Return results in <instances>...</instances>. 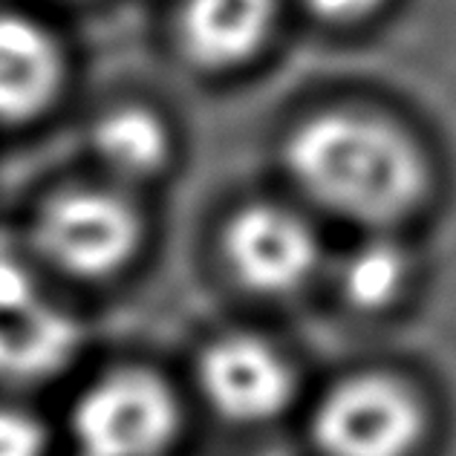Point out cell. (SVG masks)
Returning a JSON list of instances; mask_svg holds the SVG:
<instances>
[{
  "mask_svg": "<svg viewBox=\"0 0 456 456\" xmlns=\"http://www.w3.org/2000/svg\"><path fill=\"white\" fill-rule=\"evenodd\" d=\"M278 23V0H183L176 32L183 53L202 69L251 61Z\"/></svg>",
  "mask_w": 456,
  "mask_h": 456,
  "instance_id": "8",
  "label": "cell"
},
{
  "mask_svg": "<svg viewBox=\"0 0 456 456\" xmlns=\"http://www.w3.org/2000/svg\"><path fill=\"white\" fill-rule=\"evenodd\" d=\"M44 428L29 413L0 407V456H44Z\"/></svg>",
  "mask_w": 456,
  "mask_h": 456,
  "instance_id": "13",
  "label": "cell"
},
{
  "mask_svg": "<svg viewBox=\"0 0 456 456\" xmlns=\"http://www.w3.org/2000/svg\"><path fill=\"white\" fill-rule=\"evenodd\" d=\"M200 387L208 404L228 422H272L289 407L295 373L281 350L257 335L232 332L200 358Z\"/></svg>",
  "mask_w": 456,
  "mask_h": 456,
  "instance_id": "6",
  "label": "cell"
},
{
  "mask_svg": "<svg viewBox=\"0 0 456 456\" xmlns=\"http://www.w3.org/2000/svg\"><path fill=\"white\" fill-rule=\"evenodd\" d=\"M309 15L330 23H355L384 4V0H301Z\"/></svg>",
  "mask_w": 456,
  "mask_h": 456,
  "instance_id": "14",
  "label": "cell"
},
{
  "mask_svg": "<svg viewBox=\"0 0 456 456\" xmlns=\"http://www.w3.org/2000/svg\"><path fill=\"white\" fill-rule=\"evenodd\" d=\"M35 304H41L35 269L9 240H0V315L29 309Z\"/></svg>",
  "mask_w": 456,
  "mask_h": 456,
  "instance_id": "12",
  "label": "cell"
},
{
  "mask_svg": "<svg viewBox=\"0 0 456 456\" xmlns=\"http://www.w3.org/2000/svg\"><path fill=\"white\" fill-rule=\"evenodd\" d=\"M93 153L118 183H148L159 176L171 159V134L148 107H116L95 122Z\"/></svg>",
  "mask_w": 456,
  "mask_h": 456,
  "instance_id": "10",
  "label": "cell"
},
{
  "mask_svg": "<svg viewBox=\"0 0 456 456\" xmlns=\"http://www.w3.org/2000/svg\"><path fill=\"white\" fill-rule=\"evenodd\" d=\"M142 246V220L110 188H67L44 202L35 248L67 278L104 281L122 272Z\"/></svg>",
  "mask_w": 456,
  "mask_h": 456,
  "instance_id": "2",
  "label": "cell"
},
{
  "mask_svg": "<svg viewBox=\"0 0 456 456\" xmlns=\"http://www.w3.org/2000/svg\"><path fill=\"white\" fill-rule=\"evenodd\" d=\"M286 174L318 208L358 225H390L428 194L425 153L399 125L376 113L323 110L283 145Z\"/></svg>",
  "mask_w": 456,
  "mask_h": 456,
  "instance_id": "1",
  "label": "cell"
},
{
  "mask_svg": "<svg viewBox=\"0 0 456 456\" xmlns=\"http://www.w3.org/2000/svg\"><path fill=\"white\" fill-rule=\"evenodd\" d=\"M223 260L232 278L251 295L286 297L304 289L321 263L312 225L283 206L255 202L223 228Z\"/></svg>",
  "mask_w": 456,
  "mask_h": 456,
  "instance_id": "5",
  "label": "cell"
},
{
  "mask_svg": "<svg viewBox=\"0 0 456 456\" xmlns=\"http://www.w3.org/2000/svg\"><path fill=\"white\" fill-rule=\"evenodd\" d=\"M78 346V327L64 312L35 304L0 315V379L41 381L58 373Z\"/></svg>",
  "mask_w": 456,
  "mask_h": 456,
  "instance_id": "9",
  "label": "cell"
},
{
  "mask_svg": "<svg viewBox=\"0 0 456 456\" xmlns=\"http://www.w3.org/2000/svg\"><path fill=\"white\" fill-rule=\"evenodd\" d=\"M411 260L390 240H373L355 248L341 266V292L355 309H387L404 292Z\"/></svg>",
  "mask_w": 456,
  "mask_h": 456,
  "instance_id": "11",
  "label": "cell"
},
{
  "mask_svg": "<svg viewBox=\"0 0 456 456\" xmlns=\"http://www.w3.org/2000/svg\"><path fill=\"white\" fill-rule=\"evenodd\" d=\"M64 84L61 46L18 12H0V125H20L41 116Z\"/></svg>",
  "mask_w": 456,
  "mask_h": 456,
  "instance_id": "7",
  "label": "cell"
},
{
  "mask_svg": "<svg viewBox=\"0 0 456 456\" xmlns=\"http://www.w3.org/2000/svg\"><path fill=\"white\" fill-rule=\"evenodd\" d=\"M176 428L174 393L145 370H118L95 381L73 411L81 456H159Z\"/></svg>",
  "mask_w": 456,
  "mask_h": 456,
  "instance_id": "4",
  "label": "cell"
},
{
  "mask_svg": "<svg viewBox=\"0 0 456 456\" xmlns=\"http://www.w3.org/2000/svg\"><path fill=\"white\" fill-rule=\"evenodd\" d=\"M422 436V402L407 384L381 373L335 384L312 419V439L323 456H411Z\"/></svg>",
  "mask_w": 456,
  "mask_h": 456,
  "instance_id": "3",
  "label": "cell"
}]
</instances>
